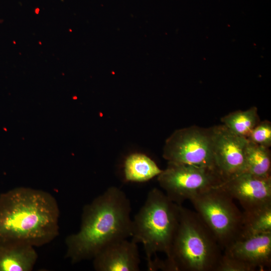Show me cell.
I'll list each match as a JSON object with an SVG mask.
<instances>
[{"label":"cell","instance_id":"6da1fadb","mask_svg":"<svg viewBox=\"0 0 271 271\" xmlns=\"http://www.w3.org/2000/svg\"><path fill=\"white\" fill-rule=\"evenodd\" d=\"M60 209L50 193L19 187L0 194V245L39 247L59 234Z\"/></svg>","mask_w":271,"mask_h":271},{"label":"cell","instance_id":"7a4b0ae2","mask_svg":"<svg viewBox=\"0 0 271 271\" xmlns=\"http://www.w3.org/2000/svg\"><path fill=\"white\" fill-rule=\"evenodd\" d=\"M129 199L120 188L111 186L85 205L79 230L65 240V257L72 263L92 259L102 249L131 237Z\"/></svg>","mask_w":271,"mask_h":271},{"label":"cell","instance_id":"3957f363","mask_svg":"<svg viewBox=\"0 0 271 271\" xmlns=\"http://www.w3.org/2000/svg\"><path fill=\"white\" fill-rule=\"evenodd\" d=\"M222 251L197 213L180 205L178 225L170 254L161 260L159 268L170 271H216Z\"/></svg>","mask_w":271,"mask_h":271},{"label":"cell","instance_id":"277c9868","mask_svg":"<svg viewBox=\"0 0 271 271\" xmlns=\"http://www.w3.org/2000/svg\"><path fill=\"white\" fill-rule=\"evenodd\" d=\"M179 206L161 190L149 192L145 202L132 219L131 239L144 247L150 270L158 252L169 256L177 230Z\"/></svg>","mask_w":271,"mask_h":271},{"label":"cell","instance_id":"5b68a950","mask_svg":"<svg viewBox=\"0 0 271 271\" xmlns=\"http://www.w3.org/2000/svg\"><path fill=\"white\" fill-rule=\"evenodd\" d=\"M190 201L223 251L239 239L243 214L233 199L219 186L207 190Z\"/></svg>","mask_w":271,"mask_h":271},{"label":"cell","instance_id":"8992f818","mask_svg":"<svg viewBox=\"0 0 271 271\" xmlns=\"http://www.w3.org/2000/svg\"><path fill=\"white\" fill-rule=\"evenodd\" d=\"M157 177L164 193L178 205L223 183L213 169L173 162H168Z\"/></svg>","mask_w":271,"mask_h":271},{"label":"cell","instance_id":"52a82bcc","mask_svg":"<svg viewBox=\"0 0 271 271\" xmlns=\"http://www.w3.org/2000/svg\"><path fill=\"white\" fill-rule=\"evenodd\" d=\"M163 157L168 162L208 167L216 171L212 127L192 125L175 130L165 142Z\"/></svg>","mask_w":271,"mask_h":271},{"label":"cell","instance_id":"ba28073f","mask_svg":"<svg viewBox=\"0 0 271 271\" xmlns=\"http://www.w3.org/2000/svg\"><path fill=\"white\" fill-rule=\"evenodd\" d=\"M215 169L223 183L245 173L246 138L237 136L221 124L212 127Z\"/></svg>","mask_w":271,"mask_h":271},{"label":"cell","instance_id":"9c48e42d","mask_svg":"<svg viewBox=\"0 0 271 271\" xmlns=\"http://www.w3.org/2000/svg\"><path fill=\"white\" fill-rule=\"evenodd\" d=\"M219 187L233 200H237L244 212H252L271 206V177H260L244 173Z\"/></svg>","mask_w":271,"mask_h":271},{"label":"cell","instance_id":"30bf717a","mask_svg":"<svg viewBox=\"0 0 271 271\" xmlns=\"http://www.w3.org/2000/svg\"><path fill=\"white\" fill-rule=\"evenodd\" d=\"M97 271H139L141 262L138 243L123 239L106 246L92 259Z\"/></svg>","mask_w":271,"mask_h":271},{"label":"cell","instance_id":"8fae6325","mask_svg":"<svg viewBox=\"0 0 271 271\" xmlns=\"http://www.w3.org/2000/svg\"><path fill=\"white\" fill-rule=\"evenodd\" d=\"M223 254L249 265L255 270L271 265V232L239 239L223 250Z\"/></svg>","mask_w":271,"mask_h":271},{"label":"cell","instance_id":"7c38bea8","mask_svg":"<svg viewBox=\"0 0 271 271\" xmlns=\"http://www.w3.org/2000/svg\"><path fill=\"white\" fill-rule=\"evenodd\" d=\"M37 259L32 246L0 245V271H31Z\"/></svg>","mask_w":271,"mask_h":271},{"label":"cell","instance_id":"4fadbf2b","mask_svg":"<svg viewBox=\"0 0 271 271\" xmlns=\"http://www.w3.org/2000/svg\"><path fill=\"white\" fill-rule=\"evenodd\" d=\"M162 171L154 160L142 153L130 154L123 165V176L126 182H145L157 177Z\"/></svg>","mask_w":271,"mask_h":271},{"label":"cell","instance_id":"5bb4252c","mask_svg":"<svg viewBox=\"0 0 271 271\" xmlns=\"http://www.w3.org/2000/svg\"><path fill=\"white\" fill-rule=\"evenodd\" d=\"M222 124L235 134L247 139L260 122L257 108L252 106L245 110H237L223 116Z\"/></svg>","mask_w":271,"mask_h":271},{"label":"cell","instance_id":"9a60e30c","mask_svg":"<svg viewBox=\"0 0 271 271\" xmlns=\"http://www.w3.org/2000/svg\"><path fill=\"white\" fill-rule=\"evenodd\" d=\"M245 163V173L260 177H271V153L269 148L248 141Z\"/></svg>","mask_w":271,"mask_h":271},{"label":"cell","instance_id":"2e32d148","mask_svg":"<svg viewBox=\"0 0 271 271\" xmlns=\"http://www.w3.org/2000/svg\"><path fill=\"white\" fill-rule=\"evenodd\" d=\"M242 214V223L239 239L271 232V206L252 212H243Z\"/></svg>","mask_w":271,"mask_h":271},{"label":"cell","instance_id":"e0dca14e","mask_svg":"<svg viewBox=\"0 0 271 271\" xmlns=\"http://www.w3.org/2000/svg\"><path fill=\"white\" fill-rule=\"evenodd\" d=\"M247 139L256 145L269 148L271 146V122L267 120L260 121Z\"/></svg>","mask_w":271,"mask_h":271},{"label":"cell","instance_id":"ac0fdd59","mask_svg":"<svg viewBox=\"0 0 271 271\" xmlns=\"http://www.w3.org/2000/svg\"><path fill=\"white\" fill-rule=\"evenodd\" d=\"M249 265L236 258L228 256L223 253L216 271H254Z\"/></svg>","mask_w":271,"mask_h":271}]
</instances>
